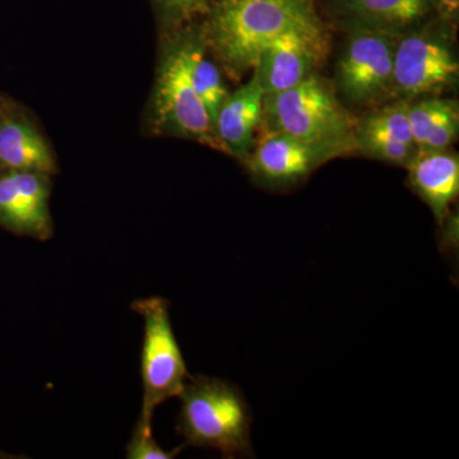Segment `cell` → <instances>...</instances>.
I'll return each mask as SVG.
<instances>
[{"mask_svg": "<svg viewBox=\"0 0 459 459\" xmlns=\"http://www.w3.org/2000/svg\"><path fill=\"white\" fill-rule=\"evenodd\" d=\"M204 44L199 22L157 33L155 78L142 128L147 137L192 141L225 155L193 84V62Z\"/></svg>", "mask_w": 459, "mask_h": 459, "instance_id": "1", "label": "cell"}, {"mask_svg": "<svg viewBox=\"0 0 459 459\" xmlns=\"http://www.w3.org/2000/svg\"><path fill=\"white\" fill-rule=\"evenodd\" d=\"M201 23L205 48L231 80L253 71L268 42L294 29H325L316 0H214Z\"/></svg>", "mask_w": 459, "mask_h": 459, "instance_id": "2", "label": "cell"}, {"mask_svg": "<svg viewBox=\"0 0 459 459\" xmlns=\"http://www.w3.org/2000/svg\"><path fill=\"white\" fill-rule=\"evenodd\" d=\"M179 398L178 431L186 446L216 449L225 458L252 457V411L238 386L190 377Z\"/></svg>", "mask_w": 459, "mask_h": 459, "instance_id": "3", "label": "cell"}, {"mask_svg": "<svg viewBox=\"0 0 459 459\" xmlns=\"http://www.w3.org/2000/svg\"><path fill=\"white\" fill-rule=\"evenodd\" d=\"M358 117L338 99L333 86L318 74L290 89L263 98L258 133H280L318 143L355 144Z\"/></svg>", "mask_w": 459, "mask_h": 459, "instance_id": "4", "label": "cell"}, {"mask_svg": "<svg viewBox=\"0 0 459 459\" xmlns=\"http://www.w3.org/2000/svg\"><path fill=\"white\" fill-rule=\"evenodd\" d=\"M132 309L143 319L141 376L143 398L137 424L152 429L160 404L179 397L190 379L188 368L172 329L169 301L160 296L138 299Z\"/></svg>", "mask_w": 459, "mask_h": 459, "instance_id": "5", "label": "cell"}, {"mask_svg": "<svg viewBox=\"0 0 459 459\" xmlns=\"http://www.w3.org/2000/svg\"><path fill=\"white\" fill-rule=\"evenodd\" d=\"M343 27L346 39L336 66L338 92L359 108L394 100V53L402 35L360 23Z\"/></svg>", "mask_w": 459, "mask_h": 459, "instance_id": "6", "label": "cell"}, {"mask_svg": "<svg viewBox=\"0 0 459 459\" xmlns=\"http://www.w3.org/2000/svg\"><path fill=\"white\" fill-rule=\"evenodd\" d=\"M455 40L434 17L404 32L394 53V98L412 101L455 89L459 78Z\"/></svg>", "mask_w": 459, "mask_h": 459, "instance_id": "7", "label": "cell"}, {"mask_svg": "<svg viewBox=\"0 0 459 459\" xmlns=\"http://www.w3.org/2000/svg\"><path fill=\"white\" fill-rule=\"evenodd\" d=\"M358 153L355 144L318 143L280 134L263 133L241 164L256 186L270 190L294 188L320 166L337 157Z\"/></svg>", "mask_w": 459, "mask_h": 459, "instance_id": "8", "label": "cell"}, {"mask_svg": "<svg viewBox=\"0 0 459 459\" xmlns=\"http://www.w3.org/2000/svg\"><path fill=\"white\" fill-rule=\"evenodd\" d=\"M328 53L327 29L289 30L265 45L252 72L268 95L318 74Z\"/></svg>", "mask_w": 459, "mask_h": 459, "instance_id": "9", "label": "cell"}, {"mask_svg": "<svg viewBox=\"0 0 459 459\" xmlns=\"http://www.w3.org/2000/svg\"><path fill=\"white\" fill-rule=\"evenodd\" d=\"M53 178L39 171L0 172V228L36 240L54 234Z\"/></svg>", "mask_w": 459, "mask_h": 459, "instance_id": "10", "label": "cell"}, {"mask_svg": "<svg viewBox=\"0 0 459 459\" xmlns=\"http://www.w3.org/2000/svg\"><path fill=\"white\" fill-rule=\"evenodd\" d=\"M39 171L56 177V148L36 115L8 99L0 111V172Z\"/></svg>", "mask_w": 459, "mask_h": 459, "instance_id": "11", "label": "cell"}, {"mask_svg": "<svg viewBox=\"0 0 459 459\" xmlns=\"http://www.w3.org/2000/svg\"><path fill=\"white\" fill-rule=\"evenodd\" d=\"M358 153L377 161L406 168L418 155L409 120V101L394 99L369 108L358 117Z\"/></svg>", "mask_w": 459, "mask_h": 459, "instance_id": "12", "label": "cell"}, {"mask_svg": "<svg viewBox=\"0 0 459 459\" xmlns=\"http://www.w3.org/2000/svg\"><path fill=\"white\" fill-rule=\"evenodd\" d=\"M407 169V184L428 204L439 225L451 214L459 195V157L455 151L418 152Z\"/></svg>", "mask_w": 459, "mask_h": 459, "instance_id": "13", "label": "cell"}, {"mask_svg": "<svg viewBox=\"0 0 459 459\" xmlns=\"http://www.w3.org/2000/svg\"><path fill=\"white\" fill-rule=\"evenodd\" d=\"M263 98L264 91L252 72V78L235 92L230 93L223 102L214 129L226 156L243 162L255 147L261 124Z\"/></svg>", "mask_w": 459, "mask_h": 459, "instance_id": "14", "label": "cell"}, {"mask_svg": "<svg viewBox=\"0 0 459 459\" xmlns=\"http://www.w3.org/2000/svg\"><path fill=\"white\" fill-rule=\"evenodd\" d=\"M342 23H360L403 35L434 17L430 0H332Z\"/></svg>", "mask_w": 459, "mask_h": 459, "instance_id": "15", "label": "cell"}, {"mask_svg": "<svg viewBox=\"0 0 459 459\" xmlns=\"http://www.w3.org/2000/svg\"><path fill=\"white\" fill-rule=\"evenodd\" d=\"M409 120L418 152L446 150L459 134L458 101L442 96L412 100Z\"/></svg>", "mask_w": 459, "mask_h": 459, "instance_id": "16", "label": "cell"}, {"mask_svg": "<svg viewBox=\"0 0 459 459\" xmlns=\"http://www.w3.org/2000/svg\"><path fill=\"white\" fill-rule=\"evenodd\" d=\"M192 78L195 92L204 104L205 111L210 115L214 128L220 108L231 92L223 78L221 66L217 65L216 60L208 54L205 42L195 54Z\"/></svg>", "mask_w": 459, "mask_h": 459, "instance_id": "17", "label": "cell"}, {"mask_svg": "<svg viewBox=\"0 0 459 459\" xmlns=\"http://www.w3.org/2000/svg\"><path fill=\"white\" fill-rule=\"evenodd\" d=\"M214 0H150L157 33L174 31L204 20Z\"/></svg>", "mask_w": 459, "mask_h": 459, "instance_id": "18", "label": "cell"}, {"mask_svg": "<svg viewBox=\"0 0 459 459\" xmlns=\"http://www.w3.org/2000/svg\"><path fill=\"white\" fill-rule=\"evenodd\" d=\"M184 446H186L172 449V451H165L153 437L152 429L135 424L126 453V458L129 459H171L178 457Z\"/></svg>", "mask_w": 459, "mask_h": 459, "instance_id": "19", "label": "cell"}, {"mask_svg": "<svg viewBox=\"0 0 459 459\" xmlns=\"http://www.w3.org/2000/svg\"><path fill=\"white\" fill-rule=\"evenodd\" d=\"M435 20L453 35H457L459 0H430Z\"/></svg>", "mask_w": 459, "mask_h": 459, "instance_id": "20", "label": "cell"}, {"mask_svg": "<svg viewBox=\"0 0 459 459\" xmlns=\"http://www.w3.org/2000/svg\"><path fill=\"white\" fill-rule=\"evenodd\" d=\"M5 101H7V98H5V96L0 95V111H2L3 107H4Z\"/></svg>", "mask_w": 459, "mask_h": 459, "instance_id": "21", "label": "cell"}]
</instances>
